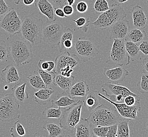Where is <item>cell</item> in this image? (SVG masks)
<instances>
[{"instance_id":"484cf974","label":"cell","mask_w":148,"mask_h":137,"mask_svg":"<svg viewBox=\"0 0 148 137\" xmlns=\"http://www.w3.org/2000/svg\"><path fill=\"white\" fill-rule=\"evenodd\" d=\"M43 128L48 131L50 137L66 136L65 132L60 125L53 122H46L43 126Z\"/></svg>"},{"instance_id":"f1b7e54d","label":"cell","mask_w":148,"mask_h":137,"mask_svg":"<svg viewBox=\"0 0 148 137\" xmlns=\"http://www.w3.org/2000/svg\"><path fill=\"white\" fill-rule=\"evenodd\" d=\"M61 95L59 96V98L56 101H51L52 105L54 106H56L57 107L65 109L66 108L69 107L71 105L76 102V101L74 100V99L71 98L67 93L64 92V95H63V92Z\"/></svg>"},{"instance_id":"7c38bea8","label":"cell","mask_w":148,"mask_h":137,"mask_svg":"<svg viewBox=\"0 0 148 137\" xmlns=\"http://www.w3.org/2000/svg\"><path fill=\"white\" fill-rule=\"evenodd\" d=\"M79 62V60L75 54L71 56L68 51H65L56 57L55 60V68L52 72L55 74H59L61 69L69 66L74 68Z\"/></svg>"},{"instance_id":"52a82bcc","label":"cell","mask_w":148,"mask_h":137,"mask_svg":"<svg viewBox=\"0 0 148 137\" xmlns=\"http://www.w3.org/2000/svg\"><path fill=\"white\" fill-rule=\"evenodd\" d=\"M75 55L79 61L88 62L99 53L96 45L92 40L86 38H79L73 45Z\"/></svg>"},{"instance_id":"f546056e","label":"cell","mask_w":148,"mask_h":137,"mask_svg":"<svg viewBox=\"0 0 148 137\" xmlns=\"http://www.w3.org/2000/svg\"><path fill=\"white\" fill-rule=\"evenodd\" d=\"M131 119L122 117L118 122L117 137H129L130 131L129 126V122Z\"/></svg>"},{"instance_id":"2e32d148","label":"cell","mask_w":148,"mask_h":137,"mask_svg":"<svg viewBox=\"0 0 148 137\" xmlns=\"http://www.w3.org/2000/svg\"><path fill=\"white\" fill-rule=\"evenodd\" d=\"M1 75L2 80L7 84H18L21 79L16 67L12 64H9L3 69Z\"/></svg>"},{"instance_id":"7402d4cb","label":"cell","mask_w":148,"mask_h":137,"mask_svg":"<svg viewBox=\"0 0 148 137\" xmlns=\"http://www.w3.org/2000/svg\"><path fill=\"white\" fill-rule=\"evenodd\" d=\"M76 137H94L92 128L87 118L81 119L75 129Z\"/></svg>"},{"instance_id":"836d02e7","label":"cell","mask_w":148,"mask_h":137,"mask_svg":"<svg viewBox=\"0 0 148 137\" xmlns=\"http://www.w3.org/2000/svg\"><path fill=\"white\" fill-rule=\"evenodd\" d=\"M138 91L142 94L148 93V74L143 73L141 76V79L137 84Z\"/></svg>"},{"instance_id":"d6a6232c","label":"cell","mask_w":148,"mask_h":137,"mask_svg":"<svg viewBox=\"0 0 148 137\" xmlns=\"http://www.w3.org/2000/svg\"><path fill=\"white\" fill-rule=\"evenodd\" d=\"M36 71L39 73V75L44 81L46 86L48 87L52 84H53V77L51 75L52 72H49L42 70L38 65L37 66Z\"/></svg>"},{"instance_id":"e575fe53","label":"cell","mask_w":148,"mask_h":137,"mask_svg":"<svg viewBox=\"0 0 148 137\" xmlns=\"http://www.w3.org/2000/svg\"><path fill=\"white\" fill-rule=\"evenodd\" d=\"M72 21L75 22L77 28L79 29L80 30L82 31L83 32L86 33L88 32L89 29V25L90 24V21L89 18L81 17V18H78L77 20L73 19Z\"/></svg>"},{"instance_id":"1f68e13d","label":"cell","mask_w":148,"mask_h":137,"mask_svg":"<svg viewBox=\"0 0 148 137\" xmlns=\"http://www.w3.org/2000/svg\"><path fill=\"white\" fill-rule=\"evenodd\" d=\"M10 133L12 137H23L26 134V131L20 120H18L10 129Z\"/></svg>"},{"instance_id":"816d5d0a","label":"cell","mask_w":148,"mask_h":137,"mask_svg":"<svg viewBox=\"0 0 148 137\" xmlns=\"http://www.w3.org/2000/svg\"><path fill=\"white\" fill-rule=\"evenodd\" d=\"M129 0H112V2L113 3H116L117 4L121 5L122 4L125 3L128 1Z\"/></svg>"},{"instance_id":"d590c367","label":"cell","mask_w":148,"mask_h":137,"mask_svg":"<svg viewBox=\"0 0 148 137\" xmlns=\"http://www.w3.org/2000/svg\"><path fill=\"white\" fill-rule=\"evenodd\" d=\"M9 49L6 42L0 39V61H6L9 60Z\"/></svg>"},{"instance_id":"7dc6e473","label":"cell","mask_w":148,"mask_h":137,"mask_svg":"<svg viewBox=\"0 0 148 137\" xmlns=\"http://www.w3.org/2000/svg\"><path fill=\"white\" fill-rule=\"evenodd\" d=\"M38 66L41 68L46 71L47 70L48 68V66H49V63H48V61H46L44 60H39V63H38Z\"/></svg>"},{"instance_id":"4316f807","label":"cell","mask_w":148,"mask_h":137,"mask_svg":"<svg viewBox=\"0 0 148 137\" xmlns=\"http://www.w3.org/2000/svg\"><path fill=\"white\" fill-rule=\"evenodd\" d=\"M27 80L30 83L33 89L35 91L47 87L36 70L34 71L32 74L29 75Z\"/></svg>"},{"instance_id":"f907efd6","label":"cell","mask_w":148,"mask_h":137,"mask_svg":"<svg viewBox=\"0 0 148 137\" xmlns=\"http://www.w3.org/2000/svg\"><path fill=\"white\" fill-rule=\"evenodd\" d=\"M36 0H23V3L27 6H30L35 3Z\"/></svg>"},{"instance_id":"8992f818","label":"cell","mask_w":148,"mask_h":137,"mask_svg":"<svg viewBox=\"0 0 148 137\" xmlns=\"http://www.w3.org/2000/svg\"><path fill=\"white\" fill-rule=\"evenodd\" d=\"M20 116V104L11 94H6L0 98V120L10 122Z\"/></svg>"},{"instance_id":"60d3db41","label":"cell","mask_w":148,"mask_h":137,"mask_svg":"<svg viewBox=\"0 0 148 137\" xmlns=\"http://www.w3.org/2000/svg\"><path fill=\"white\" fill-rule=\"evenodd\" d=\"M124 101L125 103L127 105L132 106L136 104L138 101H139V99L136 98L134 95H128L125 97Z\"/></svg>"},{"instance_id":"ab89813d","label":"cell","mask_w":148,"mask_h":137,"mask_svg":"<svg viewBox=\"0 0 148 137\" xmlns=\"http://www.w3.org/2000/svg\"><path fill=\"white\" fill-rule=\"evenodd\" d=\"M117 129L118 123L109 126L107 137H117Z\"/></svg>"},{"instance_id":"c3c4849f","label":"cell","mask_w":148,"mask_h":137,"mask_svg":"<svg viewBox=\"0 0 148 137\" xmlns=\"http://www.w3.org/2000/svg\"><path fill=\"white\" fill-rule=\"evenodd\" d=\"M142 68H143V72L148 74V58L143 60Z\"/></svg>"},{"instance_id":"f5cc1de1","label":"cell","mask_w":148,"mask_h":137,"mask_svg":"<svg viewBox=\"0 0 148 137\" xmlns=\"http://www.w3.org/2000/svg\"><path fill=\"white\" fill-rule=\"evenodd\" d=\"M125 97H123L121 95H116V101L118 102H121L123 101V100L124 99Z\"/></svg>"},{"instance_id":"ee69618b","label":"cell","mask_w":148,"mask_h":137,"mask_svg":"<svg viewBox=\"0 0 148 137\" xmlns=\"http://www.w3.org/2000/svg\"><path fill=\"white\" fill-rule=\"evenodd\" d=\"M48 1L52 4L54 9L59 8H62L63 6L65 5V3L66 2V0H48Z\"/></svg>"},{"instance_id":"9f6ffc18","label":"cell","mask_w":148,"mask_h":137,"mask_svg":"<svg viewBox=\"0 0 148 137\" xmlns=\"http://www.w3.org/2000/svg\"><path fill=\"white\" fill-rule=\"evenodd\" d=\"M8 89V86H5V89L6 90Z\"/></svg>"},{"instance_id":"44dd1931","label":"cell","mask_w":148,"mask_h":137,"mask_svg":"<svg viewBox=\"0 0 148 137\" xmlns=\"http://www.w3.org/2000/svg\"><path fill=\"white\" fill-rule=\"evenodd\" d=\"M54 92L55 90L52 88L46 87L41 89L34 93V101L39 105H45L50 101L51 97Z\"/></svg>"},{"instance_id":"7bdbcfd3","label":"cell","mask_w":148,"mask_h":137,"mask_svg":"<svg viewBox=\"0 0 148 137\" xmlns=\"http://www.w3.org/2000/svg\"><path fill=\"white\" fill-rule=\"evenodd\" d=\"M9 6H8L4 0H0V18H2L9 11Z\"/></svg>"},{"instance_id":"7a4b0ae2","label":"cell","mask_w":148,"mask_h":137,"mask_svg":"<svg viewBox=\"0 0 148 137\" xmlns=\"http://www.w3.org/2000/svg\"><path fill=\"white\" fill-rule=\"evenodd\" d=\"M122 117L115 108L101 104L92 111L87 119L91 128H93L99 126L109 127L116 124Z\"/></svg>"},{"instance_id":"4dcf8cb0","label":"cell","mask_w":148,"mask_h":137,"mask_svg":"<svg viewBox=\"0 0 148 137\" xmlns=\"http://www.w3.org/2000/svg\"><path fill=\"white\" fill-rule=\"evenodd\" d=\"M64 109V108H55V106L52 105L45 108L42 111V114L46 118L59 119L62 116Z\"/></svg>"},{"instance_id":"83f0119b","label":"cell","mask_w":148,"mask_h":137,"mask_svg":"<svg viewBox=\"0 0 148 137\" xmlns=\"http://www.w3.org/2000/svg\"><path fill=\"white\" fill-rule=\"evenodd\" d=\"M147 35V33L145 31L138 28H134L129 31L125 38V40L138 44L141 42Z\"/></svg>"},{"instance_id":"6f0895ef","label":"cell","mask_w":148,"mask_h":137,"mask_svg":"<svg viewBox=\"0 0 148 137\" xmlns=\"http://www.w3.org/2000/svg\"></svg>"},{"instance_id":"db71d44e","label":"cell","mask_w":148,"mask_h":137,"mask_svg":"<svg viewBox=\"0 0 148 137\" xmlns=\"http://www.w3.org/2000/svg\"><path fill=\"white\" fill-rule=\"evenodd\" d=\"M66 3L70 5L73 6L75 3V0H66Z\"/></svg>"},{"instance_id":"b9f144b4","label":"cell","mask_w":148,"mask_h":137,"mask_svg":"<svg viewBox=\"0 0 148 137\" xmlns=\"http://www.w3.org/2000/svg\"><path fill=\"white\" fill-rule=\"evenodd\" d=\"M88 5L84 1H80L77 3L76 6V9L78 12L80 13H84L86 12L88 10Z\"/></svg>"},{"instance_id":"e0dca14e","label":"cell","mask_w":148,"mask_h":137,"mask_svg":"<svg viewBox=\"0 0 148 137\" xmlns=\"http://www.w3.org/2000/svg\"><path fill=\"white\" fill-rule=\"evenodd\" d=\"M133 24L136 28L143 29L147 23V18L141 6L137 4L131 9Z\"/></svg>"},{"instance_id":"9c48e42d","label":"cell","mask_w":148,"mask_h":137,"mask_svg":"<svg viewBox=\"0 0 148 137\" xmlns=\"http://www.w3.org/2000/svg\"><path fill=\"white\" fill-rule=\"evenodd\" d=\"M64 32V26L60 22L47 24L43 27L42 39L52 48L59 46L61 36Z\"/></svg>"},{"instance_id":"d4e9b609","label":"cell","mask_w":148,"mask_h":137,"mask_svg":"<svg viewBox=\"0 0 148 137\" xmlns=\"http://www.w3.org/2000/svg\"><path fill=\"white\" fill-rule=\"evenodd\" d=\"M75 77H64L59 74H56L53 77V84L55 86H59L63 91H68L70 89L74 82Z\"/></svg>"},{"instance_id":"3957f363","label":"cell","mask_w":148,"mask_h":137,"mask_svg":"<svg viewBox=\"0 0 148 137\" xmlns=\"http://www.w3.org/2000/svg\"><path fill=\"white\" fill-rule=\"evenodd\" d=\"M43 27L42 19L36 18L33 14L25 16L21 26L22 38L29 41L32 45L41 44Z\"/></svg>"},{"instance_id":"ba28073f","label":"cell","mask_w":148,"mask_h":137,"mask_svg":"<svg viewBox=\"0 0 148 137\" xmlns=\"http://www.w3.org/2000/svg\"><path fill=\"white\" fill-rule=\"evenodd\" d=\"M106 63L111 66H127V55L125 47V39H114L109 59Z\"/></svg>"},{"instance_id":"74e56055","label":"cell","mask_w":148,"mask_h":137,"mask_svg":"<svg viewBox=\"0 0 148 137\" xmlns=\"http://www.w3.org/2000/svg\"><path fill=\"white\" fill-rule=\"evenodd\" d=\"M109 127L99 126L92 128V132L94 137H107Z\"/></svg>"},{"instance_id":"8d00e7d4","label":"cell","mask_w":148,"mask_h":137,"mask_svg":"<svg viewBox=\"0 0 148 137\" xmlns=\"http://www.w3.org/2000/svg\"><path fill=\"white\" fill-rule=\"evenodd\" d=\"M109 5L107 0H95L93 9L98 13H102L109 10Z\"/></svg>"},{"instance_id":"ffe728a7","label":"cell","mask_w":148,"mask_h":137,"mask_svg":"<svg viewBox=\"0 0 148 137\" xmlns=\"http://www.w3.org/2000/svg\"><path fill=\"white\" fill-rule=\"evenodd\" d=\"M83 103L84 105L91 112L95 108L100 106L101 104V98L99 95L98 91H89L86 95Z\"/></svg>"},{"instance_id":"277c9868","label":"cell","mask_w":148,"mask_h":137,"mask_svg":"<svg viewBox=\"0 0 148 137\" xmlns=\"http://www.w3.org/2000/svg\"><path fill=\"white\" fill-rule=\"evenodd\" d=\"M84 105L83 101L79 100L67 109H64L62 115L60 119L59 125L66 134L70 136L75 130L78 123L81 119L82 109Z\"/></svg>"},{"instance_id":"8fae6325","label":"cell","mask_w":148,"mask_h":137,"mask_svg":"<svg viewBox=\"0 0 148 137\" xmlns=\"http://www.w3.org/2000/svg\"><path fill=\"white\" fill-rule=\"evenodd\" d=\"M99 95L101 98L109 102L110 104H112L114 107L116 108L118 112L121 116L128 118L130 119H136L137 118V114L138 112L141 110V107L139 101H138L136 104L132 106H129L125 103H119L118 102L113 101L111 99L107 98V97L101 95L99 93Z\"/></svg>"},{"instance_id":"5b68a950","label":"cell","mask_w":148,"mask_h":137,"mask_svg":"<svg viewBox=\"0 0 148 137\" xmlns=\"http://www.w3.org/2000/svg\"><path fill=\"white\" fill-rule=\"evenodd\" d=\"M126 17L127 14L121 5L113 3L109 10L101 13L92 25L96 29L106 30L116 21L125 19Z\"/></svg>"},{"instance_id":"603a6c76","label":"cell","mask_w":148,"mask_h":137,"mask_svg":"<svg viewBox=\"0 0 148 137\" xmlns=\"http://www.w3.org/2000/svg\"><path fill=\"white\" fill-rule=\"evenodd\" d=\"M27 82L22 84H15L14 86L11 89L12 95L15 100L20 104H23L25 100L29 98L28 93L26 91Z\"/></svg>"},{"instance_id":"cb8c5ba5","label":"cell","mask_w":148,"mask_h":137,"mask_svg":"<svg viewBox=\"0 0 148 137\" xmlns=\"http://www.w3.org/2000/svg\"><path fill=\"white\" fill-rule=\"evenodd\" d=\"M125 47L127 55V64L131 62L141 59V54L138 44L125 40Z\"/></svg>"},{"instance_id":"681fc988","label":"cell","mask_w":148,"mask_h":137,"mask_svg":"<svg viewBox=\"0 0 148 137\" xmlns=\"http://www.w3.org/2000/svg\"><path fill=\"white\" fill-rule=\"evenodd\" d=\"M48 63H49V66H48V68H47V71L51 72L53 71L54 69L55 68L56 63L52 61H48Z\"/></svg>"},{"instance_id":"d6986e66","label":"cell","mask_w":148,"mask_h":137,"mask_svg":"<svg viewBox=\"0 0 148 137\" xmlns=\"http://www.w3.org/2000/svg\"><path fill=\"white\" fill-rule=\"evenodd\" d=\"M69 90V95L71 98L74 99L77 97H86L90 91V88L86 81L79 80L72 86Z\"/></svg>"},{"instance_id":"5bb4252c","label":"cell","mask_w":148,"mask_h":137,"mask_svg":"<svg viewBox=\"0 0 148 137\" xmlns=\"http://www.w3.org/2000/svg\"><path fill=\"white\" fill-rule=\"evenodd\" d=\"M102 89H103L105 90H108L111 93V94L109 95L106 94L107 97H109L110 98L113 95H121L125 97L128 95H132L139 99L140 98V96L132 92L127 87L122 86L119 84H112L110 82H107L102 84Z\"/></svg>"},{"instance_id":"bcb514c9","label":"cell","mask_w":148,"mask_h":137,"mask_svg":"<svg viewBox=\"0 0 148 137\" xmlns=\"http://www.w3.org/2000/svg\"><path fill=\"white\" fill-rule=\"evenodd\" d=\"M54 13H55V15H56L57 16H58L59 18H68V16L65 15V13L63 12V9L61 8L54 9Z\"/></svg>"},{"instance_id":"6da1fadb","label":"cell","mask_w":148,"mask_h":137,"mask_svg":"<svg viewBox=\"0 0 148 137\" xmlns=\"http://www.w3.org/2000/svg\"><path fill=\"white\" fill-rule=\"evenodd\" d=\"M15 35L7 38L9 58L17 66L25 65L33 59L32 45L29 41Z\"/></svg>"},{"instance_id":"30bf717a","label":"cell","mask_w":148,"mask_h":137,"mask_svg":"<svg viewBox=\"0 0 148 137\" xmlns=\"http://www.w3.org/2000/svg\"><path fill=\"white\" fill-rule=\"evenodd\" d=\"M22 22L15 9L11 8L1 18L0 27L10 35L18 34L21 32Z\"/></svg>"},{"instance_id":"f35d334b","label":"cell","mask_w":148,"mask_h":137,"mask_svg":"<svg viewBox=\"0 0 148 137\" xmlns=\"http://www.w3.org/2000/svg\"><path fill=\"white\" fill-rule=\"evenodd\" d=\"M140 51L145 55H148V36H145V38L142 40L139 45Z\"/></svg>"},{"instance_id":"f6af8a7d","label":"cell","mask_w":148,"mask_h":137,"mask_svg":"<svg viewBox=\"0 0 148 137\" xmlns=\"http://www.w3.org/2000/svg\"><path fill=\"white\" fill-rule=\"evenodd\" d=\"M63 11L66 16H70L74 13V10L73 6L66 4L63 6Z\"/></svg>"},{"instance_id":"11a10c76","label":"cell","mask_w":148,"mask_h":137,"mask_svg":"<svg viewBox=\"0 0 148 137\" xmlns=\"http://www.w3.org/2000/svg\"><path fill=\"white\" fill-rule=\"evenodd\" d=\"M146 131L148 133V121H147V129H146Z\"/></svg>"},{"instance_id":"4fadbf2b","label":"cell","mask_w":148,"mask_h":137,"mask_svg":"<svg viewBox=\"0 0 148 137\" xmlns=\"http://www.w3.org/2000/svg\"><path fill=\"white\" fill-rule=\"evenodd\" d=\"M130 24L129 22L122 19L116 21L110 27V39H125L129 32Z\"/></svg>"},{"instance_id":"ac0fdd59","label":"cell","mask_w":148,"mask_h":137,"mask_svg":"<svg viewBox=\"0 0 148 137\" xmlns=\"http://www.w3.org/2000/svg\"><path fill=\"white\" fill-rule=\"evenodd\" d=\"M36 5L39 8L41 13L47 16V24L54 23L56 21L54 8L52 4L48 0H39Z\"/></svg>"},{"instance_id":"9a60e30c","label":"cell","mask_w":148,"mask_h":137,"mask_svg":"<svg viewBox=\"0 0 148 137\" xmlns=\"http://www.w3.org/2000/svg\"><path fill=\"white\" fill-rule=\"evenodd\" d=\"M129 73L126 69L120 66L114 68H105L104 69L103 74L105 77L109 79L111 82L120 84L122 82Z\"/></svg>"}]
</instances>
